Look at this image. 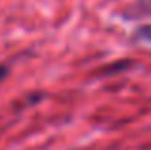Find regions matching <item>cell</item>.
<instances>
[{
  "mask_svg": "<svg viewBox=\"0 0 151 150\" xmlns=\"http://www.w3.org/2000/svg\"><path fill=\"white\" fill-rule=\"evenodd\" d=\"M136 39H145V41H151V27L145 25V27H140L136 33Z\"/></svg>",
  "mask_w": 151,
  "mask_h": 150,
  "instance_id": "obj_1",
  "label": "cell"
},
{
  "mask_svg": "<svg viewBox=\"0 0 151 150\" xmlns=\"http://www.w3.org/2000/svg\"><path fill=\"white\" fill-rule=\"evenodd\" d=\"M8 75H10V68H8L6 64H0V83H2Z\"/></svg>",
  "mask_w": 151,
  "mask_h": 150,
  "instance_id": "obj_2",
  "label": "cell"
},
{
  "mask_svg": "<svg viewBox=\"0 0 151 150\" xmlns=\"http://www.w3.org/2000/svg\"><path fill=\"white\" fill-rule=\"evenodd\" d=\"M149 2H151V0H149Z\"/></svg>",
  "mask_w": 151,
  "mask_h": 150,
  "instance_id": "obj_3",
  "label": "cell"
}]
</instances>
